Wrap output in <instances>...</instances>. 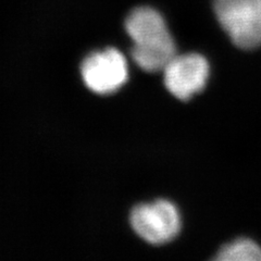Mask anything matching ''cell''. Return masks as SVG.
Masks as SVG:
<instances>
[{
	"instance_id": "obj_1",
	"label": "cell",
	"mask_w": 261,
	"mask_h": 261,
	"mask_svg": "<svg viewBox=\"0 0 261 261\" xmlns=\"http://www.w3.org/2000/svg\"><path fill=\"white\" fill-rule=\"evenodd\" d=\"M125 30L134 43V61L147 72L163 71L177 55L165 19L152 8H136L127 16Z\"/></svg>"
},
{
	"instance_id": "obj_2",
	"label": "cell",
	"mask_w": 261,
	"mask_h": 261,
	"mask_svg": "<svg viewBox=\"0 0 261 261\" xmlns=\"http://www.w3.org/2000/svg\"><path fill=\"white\" fill-rule=\"evenodd\" d=\"M215 12L235 46H261V0H215Z\"/></svg>"
},
{
	"instance_id": "obj_3",
	"label": "cell",
	"mask_w": 261,
	"mask_h": 261,
	"mask_svg": "<svg viewBox=\"0 0 261 261\" xmlns=\"http://www.w3.org/2000/svg\"><path fill=\"white\" fill-rule=\"evenodd\" d=\"M135 233L152 245L172 241L181 230V216L172 202L157 200L137 206L130 214Z\"/></svg>"
},
{
	"instance_id": "obj_4",
	"label": "cell",
	"mask_w": 261,
	"mask_h": 261,
	"mask_svg": "<svg viewBox=\"0 0 261 261\" xmlns=\"http://www.w3.org/2000/svg\"><path fill=\"white\" fill-rule=\"evenodd\" d=\"M85 85L96 94L109 95L117 92L128 79L125 57L116 48H107L86 57L81 65Z\"/></svg>"
},
{
	"instance_id": "obj_5",
	"label": "cell",
	"mask_w": 261,
	"mask_h": 261,
	"mask_svg": "<svg viewBox=\"0 0 261 261\" xmlns=\"http://www.w3.org/2000/svg\"><path fill=\"white\" fill-rule=\"evenodd\" d=\"M165 85L179 100H189L202 91L209 77V64L201 55H176L163 69Z\"/></svg>"
},
{
	"instance_id": "obj_6",
	"label": "cell",
	"mask_w": 261,
	"mask_h": 261,
	"mask_svg": "<svg viewBox=\"0 0 261 261\" xmlns=\"http://www.w3.org/2000/svg\"><path fill=\"white\" fill-rule=\"evenodd\" d=\"M219 261H261V248L248 239H239L226 244L216 256Z\"/></svg>"
}]
</instances>
